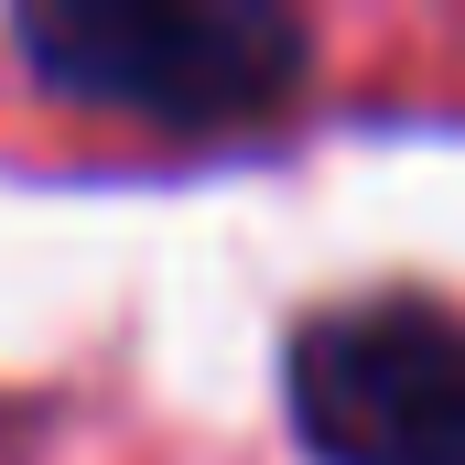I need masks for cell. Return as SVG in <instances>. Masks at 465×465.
I'll return each mask as SVG.
<instances>
[{
	"label": "cell",
	"mask_w": 465,
	"mask_h": 465,
	"mask_svg": "<svg viewBox=\"0 0 465 465\" xmlns=\"http://www.w3.org/2000/svg\"><path fill=\"white\" fill-rule=\"evenodd\" d=\"M44 87L130 119H249L292 98L303 22L260 0H44L22 11Z\"/></svg>",
	"instance_id": "1"
},
{
	"label": "cell",
	"mask_w": 465,
	"mask_h": 465,
	"mask_svg": "<svg viewBox=\"0 0 465 465\" xmlns=\"http://www.w3.org/2000/svg\"><path fill=\"white\" fill-rule=\"evenodd\" d=\"M292 422L325 465H465V314L379 292L292 336Z\"/></svg>",
	"instance_id": "2"
}]
</instances>
